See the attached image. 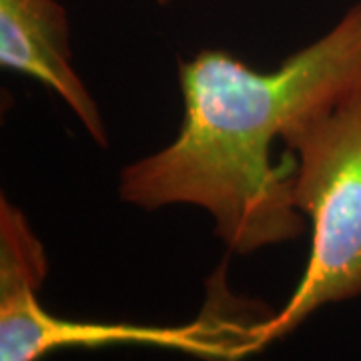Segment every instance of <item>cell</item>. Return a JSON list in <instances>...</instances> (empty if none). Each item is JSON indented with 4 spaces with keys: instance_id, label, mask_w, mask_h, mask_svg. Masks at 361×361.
<instances>
[{
    "instance_id": "cell-4",
    "label": "cell",
    "mask_w": 361,
    "mask_h": 361,
    "mask_svg": "<svg viewBox=\"0 0 361 361\" xmlns=\"http://www.w3.org/2000/svg\"><path fill=\"white\" fill-rule=\"evenodd\" d=\"M0 66L59 94L90 139L109 147L103 115L73 65L68 14L59 0H0Z\"/></svg>"
},
{
    "instance_id": "cell-3",
    "label": "cell",
    "mask_w": 361,
    "mask_h": 361,
    "mask_svg": "<svg viewBox=\"0 0 361 361\" xmlns=\"http://www.w3.org/2000/svg\"><path fill=\"white\" fill-rule=\"evenodd\" d=\"M47 251L20 207L0 197V361H40L66 348L149 345L189 351L211 361H237L259 349L263 322L243 325L215 311L179 325H133L65 319L44 310L39 293Z\"/></svg>"
},
{
    "instance_id": "cell-2",
    "label": "cell",
    "mask_w": 361,
    "mask_h": 361,
    "mask_svg": "<svg viewBox=\"0 0 361 361\" xmlns=\"http://www.w3.org/2000/svg\"><path fill=\"white\" fill-rule=\"evenodd\" d=\"M295 159L291 199L311 221L303 277L259 329V348L295 331L327 303L361 295V89L283 135Z\"/></svg>"
},
{
    "instance_id": "cell-5",
    "label": "cell",
    "mask_w": 361,
    "mask_h": 361,
    "mask_svg": "<svg viewBox=\"0 0 361 361\" xmlns=\"http://www.w3.org/2000/svg\"><path fill=\"white\" fill-rule=\"evenodd\" d=\"M157 2H159V4H169L171 0H157Z\"/></svg>"
},
{
    "instance_id": "cell-1",
    "label": "cell",
    "mask_w": 361,
    "mask_h": 361,
    "mask_svg": "<svg viewBox=\"0 0 361 361\" xmlns=\"http://www.w3.org/2000/svg\"><path fill=\"white\" fill-rule=\"evenodd\" d=\"M179 85L177 137L121 171V201L145 211L201 207L221 243L239 255L291 241L305 219L291 199V175L271 163V147L361 89V2L275 71L205 49L180 61Z\"/></svg>"
}]
</instances>
